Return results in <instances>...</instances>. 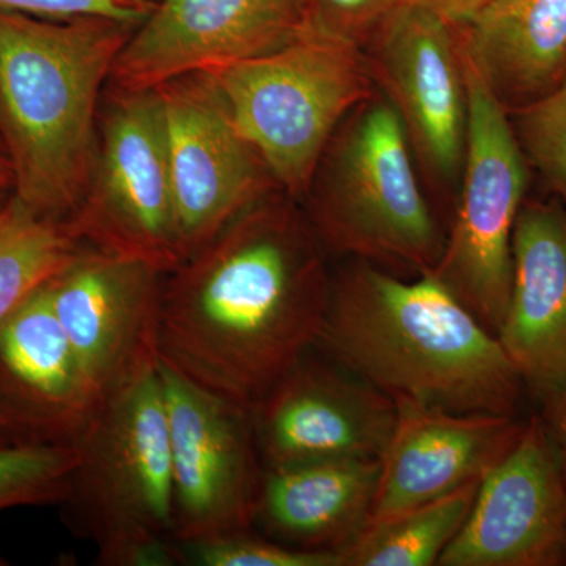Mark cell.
Masks as SVG:
<instances>
[{"instance_id": "cell-1", "label": "cell", "mask_w": 566, "mask_h": 566, "mask_svg": "<svg viewBox=\"0 0 566 566\" xmlns=\"http://www.w3.org/2000/svg\"><path fill=\"white\" fill-rule=\"evenodd\" d=\"M163 285L161 363L252 411L318 345L331 286L289 212L238 216Z\"/></svg>"}, {"instance_id": "cell-2", "label": "cell", "mask_w": 566, "mask_h": 566, "mask_svg": "<svg viewBox=\"0 0 566 566\" xmlns=\"http://www.w3.org/2000/svg\"><path fill=\"white\" fill-rule=\"evenodd\" d=\"M316 346L394 401L521 415L526 387L497 335L433 271L405 282L356 268L331 290Z\"/></svg>"}, {"instance_id": "cell-3", "label": "cell", "mask_w": 566, "mask_h": 566, "mask_svg": "<svg viewBox=\"0 0 566 566\" xmlns=\"http://www.w3.org/2000/svg\"><path fill=\"white\" fill-rule=\"evenodd\" d=\"M136 28L0 9V140L14 199L41 218L70 222L84 202L99 91Z\"/></svg>"}, {"instance_id": "cell-4", "label": "cell", "mask_w": 566, "mask_h": 566, "mask_svg": "<svg viewBox=\"0 0 566 566\" xmlns=\"http://www.w3.org/2000/svg\"><path fill=\"white\" fill-rule=\"evenodd\" d=\"M74 446L80 463L62 506L74 527L95 543L99 564H182L158 368L103 400Z\"/></svg>"}, {"instance_id": "cell-5", "label": "cell", "mask_w": 566, "mask_h": 566, "mask_svg": "<svg viewBox=\"0 0 566 566\" xmlns=\"http://www.w3.org/2000/svg\"><path fill=\"white\" fill-rule=\"evenodd\" d=\"M207 74L264 169L304 191L331 134L368 92L356 44L304 24L281 50Z\"/></svg>"}, {"instance_id": "cell-6", "label": "cell", "mask_w": 566, "mask_h": 566, "mask_svg": "<svg viewBox=\"0 0 566 566\" xmlns=\"http://www.w3.org/2000/svg\"><path fill=\"white\" fill-rule=\"evenodd\" d=\"M460 57L468 102L463 192L433 273L495 334L512 290V238L527 166L504 103L461 44Z\"/></svg>"}, {"instance_id": "cell-7", "label": "cell", "mask_w": 566, "mask_h": 566, "mask_svg": "<svg viewBox=\"0 0 566 566\" xmlns=\"http://www.w3.org/2000/svg\"><path fill=\"white\" fill-rule=\"evenodd\" d=\"M408 139L392 103L368 104L342 142L318 223L340 251L424 273L438 266L446 240L417 182Z\"/></svg>"}, {"instance_id": "cell-8", "label": "cell", "mask_w": 566, "mask_h": 566, "mask_svg": "<svg viewBox=\"0 0 566 566\" xmlns=\"http://www.w3.org/2000/svg\"><path fill=\"white\" fill-rule=\"evenodd\" d=\"M70 223L99 251L142 260L161 273L182 263L156 88L122 92L112 107L87 196Z\"/></svg>"}, {"instance_id": "cell-9", "label": "cell", "mask_w": 566, "mask_h": 566, "mask_svg": "<svg viewBox=\"0 0 566 566\" xmlns=\"http://www.w3.org/2000/svg\"><path fill=\"white\" fill-rule=\"evenodd\" d=\"M169 424L177 543L252 531L263 464L252 415L159 360Z\"/></svg>"}, {"instance_id": "cell-10", "label": "cell", "mask_w": 566, "mask_h": 566, "mask_svg": "<svg viewBox=\"0 0 566 566\" xmlns=\"http://www.w3.org/2000/svg\"><path fill=\"white\" fill-rule=\"evenodd\" d=\"M156 92L163 104L175 223L185 263L263 191V163L238 132L207 74L178 77Z\"/></svg>"}, {"instance_id": "cell-11", "label": "cell", "mask_w": 566, "mask_h": 566, "mask_svg": "<svg viewBox=\"0 0 566 566\" xmlns=\"http://www.w3.org/2000/svg\"><path fill=\"white\" fill-rule=\"evenodd\" d=\"M161 271L84 249L51 279L55 315L102 400L158 368Z\"/></svg>"}, {"instance_id": "cell-12", "label": "cell", "mask_w": 566, "mask_h": 566, "mask_svg": "<svg viewBox=\"0 0 566 566\" xmlns=\"http://www.w3.org/2000/svg\"><path fill=\"white\" fill-rule=\"evenodd\" d=\"M264 469L381 460L397 423L394 398L334 360L304 356L251 411Z\"/></svg>"}, {"instance_id": "cell-13", "label": "cell", "mask_w": 566, "mask_h": 566, "mask_svg": "<svg viewBox=\"0 0 566 566\" xmlns=\"http://www.w3.org/2000/svg\"><path fill=\"white\" fill-rule=\"evenodd\" d=\"M304 21L296 0H161L115 59L120 92L270 54L296 39Z\"/></svg>"}, {"instance_id": "cell-14", "label": "cell", "mask_w": 566, "mask_h": 566, "mask_svg": "<svg viewBox=\"0 0 566 566\" xmlns=\"http://www.w3.org/2000/svg\"><path fill=\"white\" fill-rule=\"evenodd\" d=\"M438 565H566V479L542 417H528L513 449L483 476Z\"/></svg>"}, {"instance_id": "cell-15", "label": "cell", "mask_w": 566, "mask_h": 566, "mask_svg": "<svg viewBox=\"0 0 566 566\" xmlns=\"http://www.w3.org/2000/svg\"><path fill=\"white\" fill-rule=\"evenodd\" d=\"M50 282L0 324V427L14 446L74 444L103 403L55 315Z\"/></svg>"}, {"instance_id": "cell-16", "label": "cell", "mask_w": 566, "mask_h": 566, "mask_svg": "<svg viewBox=\"0 0 566 566\" xmlns=\"http://www.w3.org/2000/svg\"><path fill=\"white\" fill-rule=\"evenodd\" d=\"M453 25L431 11L398 3L376 29V54L390 103L408 136L439 177L464 158L468 102Z\"/></svg>"}, {"instance_id": "cell-17", "label": "cell", "mask_w": 566, "mask_h": 566, "mask_svg": "<svg viewBox=\"0 0 566 566\" xmlns=\"http://www.w3.org/2000/svg\"><path fill=\"white\" fill-rule=\"evenodd\" d=\"M395 403L397 423L381 457L368 526L479 482L513 449L526 424L521 417Z\"/></svg>"}, {"instance_id": "cell-18", "label": "cell", "mask_w": 566, "mask_h": 566, "mask_svg": "<svg viewBox=\"0 0 566 566\" xmlns=\"http://www.w3.org/2000/svg\"><path fill=\"white\" fill-rule=\"evenodd\" d=\"M513 277L497 335L526 394L545 405L566 385V211L521 208L512 238Z\"/></svg>"}, {"instance_id": "cell-19", "label": "cell", "mask_w": 566, "mask_h": 566, "mask_svg": "<svg viewBox=\"0 0 566 566\" xmlns=\"http://www.w3.org/2000/svg\"><path fill=\"white\" fill-rule=\"evenodd\" d=\"M381 460H331L264 469L255 524L304 549L345 553L370 523Z\"/></svg>"}, {"instance_id": "cell-20", "label": "cell", "mask_w": 566, "mask_h": 566, "mask_svg": "<svg viewBox=\"0 0 566 566\" xmlns=\"http://www.w3.org/2000/svg\"><path fill=\"white\" fill-rule=\"evenodd\" d=\"M463 28L461 46L502 103L527 106L566 81V0H499Z\"/></svg>"}, {"instance_id": "cell-21", "label": "cell", "mask_w": 566, "mask_h": 566, "mask_svg": "<svg viewBox=\"0 0 566 566\" xmlns=\"http://www.w3.org/2000/svg\"><path fill=\"white\" fill-rule=\"evenodd\" d=\"M480 482L370 524L345 551L346 566L438 565L468 520Z\"/></svg>"}, {"instance_id": "cell-22", "label": "cell", "mask_w": 566, "mask_h": 566, "mask_svg": "<svg viewBox=\"0 0 566 566\" xmlns=\"http://www.w3.org/2000/svg\"><path fill=\"white\" fill-rule=\"evenodd\" d=\"M82 243L70 222L41 218L11 197L0 216V324L73 262Z\"/></svg>"}, {"instance_id": "cell-23", "label": "cell", "mask_w": 566, "mask_h": 566, "mask_svg": "<svg viewBox=\"0 0 566 566\" xmlns=\"http://www.w3.org/2000/svg\"><path fill=\"white\" fill-rule=\"evenodd\" d=\"M77 463L74 444L0 446V512L62 505Z\"/></svg>"}, {"instance_id": "cell-24", "label": "cell", "mask_w": 566, "mask_h": 566, "mask_svg": "<svg viewBox=\"0 0 566 566\" xmlns=\"http://www.w3.org/2000/svg\"><path fill=\"white\" fill-rule=\"evenodd\" d=\"M182 564L200 566H346L344 553L304 549L252 531L178 543Z\"/></svg>"}, {"instance_id": "cell-25", "label": "cell", "mask_w": 566, "mask_h": 566, "mask_svg": "<svg viewBox=\"0 0 566 566\" xmlns=\"http://www.w3.org/2000/svg\"><path fill=\"white\" fill-rule=\"evenodd\" d=\"M520 117L524 147L564 200L566 211V82L524 106Z\"/></svg>"}, {"instance_id": "cell-26", "label": "cell", "mask_w": 566, "mask_h": 566, "mask_svg": "<svg viewBox=\"0 0 566 566\" xmlns=\"http://www.w3.org/2000/svg\"><path fill=\"white\" fill-rule=\"evenodd\" d=\"M305 25L359 44L375 33L398 0H296Z\"/></svg>"}, {"instance_id": "cell-27", "label": "cell", "mask_w": 566, "mask_h": 566, "mask_svg": "<svg viewBox=\"0 0 566 566\" xmlns=\"http://www.w3.org/2000/svg\"><path fill=\"white\" fill-rule=\"evenodd\" d=\"M155 3V0H0V9L50 20L104 17L140 24Z\"/></svg>"}, {"instance_id": "cell-28", "label": "cell", "mask_w": 566, "mask_h": 566, "mask_svg": "<svg viewBox=\"0 0 566 566\" xmlns=\"http://www.w3.org/2000/svg\"><path fill=\"white\" fill-rule=\"evenodd\" d=\"M499 0H398V3L420 7L434 13L450 25H464Z\"/></svg>"}, {"instance_id": "cell-29", "label": "cell", "mask_w": 566, "mask_h": 566, "mask_svg": "<svg viewBox=\"0 0 566 566\" xmlns=\"http://www.w3.org/2000/svg\"><path fill=\"white\" fill-rule=\"evenodd\" d=\"M543 408L539 417L566 479V385Z\"/></svg>"}, {"instance_id": "cell-30", "label": "cell", "mask_w": 566, "mask_h": 566, "mask_svg": "<svg viewBox=\"0 0 566 566\" xmlns=\"http://www.w3.org/2000/svg\"><path fill=\"white\" fill-rule=\"evenodd\" d=\"M0 188L13 191V172H11L9 155H7L2 140H0Z\"/></svg>"}, {"instance_id": "cell-31", "label": "cell", "mask_w": 566, "mask_h": 566, "mask_svg": "<svg viewBox=\"0 0 566 566\" xmlns=\"http://www.w3.org/2000/svg\"><path fill=\"white\" fill-rule=\"evenodd\" d=\"M11 197H13L11 189L0 188V216H2V212L9 207Z\"/></svg>"}, {"instance_id": "cell-32", "label": "cell", "mask_w": 566, "mask_h": 566, "mask_svg": "<svg viewBox=\"0 0 566 566\" xmlns=\"http://www.w3.org/2000/svg\"><path fill=\"white\" fill-rule=\"evenodd\" d=\"M10 444L9 439H7L6 433H3L2 427H0V446Z\"/></svg>"}, {"instance_id": "cell-33", "label": "cell", "mask_w": 566, "mask_h": 566, "mask_svg": "<svg viewBox=\"0 0 566 566\" xmlns=\"http://www.w3.org/2000/svg\"><path fill=\"white\" fill-rule=\"evenodd\" d=\"M9 565V562L6 560V558L0 557V566H7Z\"/></svg>"}, {"instance_id": "cell-34", "label": "cell", "mask_w": 566, "mask_h": 566, "mask_svg": "<svg viewBox=\"0 0 566 566\" xmlns=\"http://www.w3.org/2000/svg\"><path fill=\"white\" fill-rule=\"evenodd\" d=\"M565 82H566V81H565ZM565 82H564V84H565Z\"/></svg>"}]
</instances>
